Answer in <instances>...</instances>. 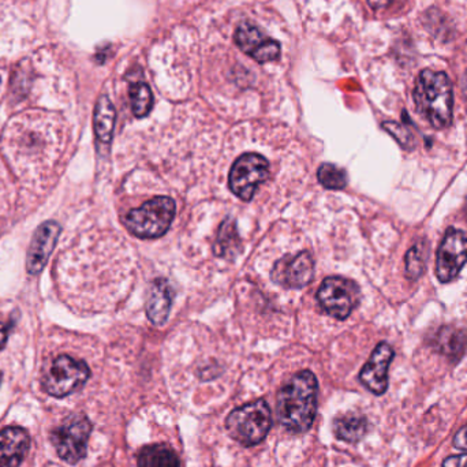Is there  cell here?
Masks as SVG:
<instances>
[{
	"instance_id": "obj_1",
	"label": "cell",
	"mask_w": 467,
	"mask_h": 467,
	"mask_svg": "<svg viewBox=\"0 0 467 467\" xmlns=\"http://www.w3.org/2000/svg\"><path fill=\"white\" fill-rule=\"evenodd\" d=\"M318 383L310 370L296 373L277 394L280 424L291 433H305L312 428L317 411Z\"/></svg>"
},
{
	"instance_id": "obj_2",
	"label": "cell",
	"mask_w": 467,
	"mask_h": 467,
	"mask_svg": "<svg viewBox=\"0 0 467 467\" xmlns=\"http://www.w3.org/2000/svg\"><path fill=\"white\" fill-rule=\"evenodd\" d=\"M414 101L420 114L436 129H444L452 119V87L443 71L424 70L417 78Z\"/></svg>"
},
{
	"instance_id": "obj_3",
	"label": "cell",
	"mask_w": 467,
	"mask_h": 467,
	"mask_svg": "<svg viewBox=\"0 0 467 467\" xmlns=\"http://www.w3.org/2000/svg\"><path fill=\"white\" fill-rule=\"evenodd\" d=\"M272 427V413L264 400L235 409L226 419V428L234 441L244 447L260 444Z\"/></svg>"
},
{
	"instance_id": "obj_4",
	"label": "cell",
	"mask_w": 467,
	"mask_h": 467,
	"mask_svg": "<svg viewBox=\"0 0 467 467\" xmlns=\"http://www.w3.org/2000/svg\"><path fill=\"white\" fill-rule=\"evenodd\" d=\"M175 211L177 205L174 200L166 196L156 197L126 215V229L137 238H159L169 232Z\"/></svg>"
},
{
	"instance_id": "obj_5",
	"label": "cell",
	"mask_w": 467,
	"mask_h": 467,
	"mask_svg": "<svg viewBox=\"0 0 467 467\" xmlns=\"http://www.w3.org/2000/svg\"><path fill=\"white\" fill-rule=\"evenodd\" d=\"M92 422L85 414H71L52 432V443L60 460L76 465L87 455Z\"/></svg>"
},
{
	"instance_id": "obj_6",
	"label": "cell",
	"mask_w": 467,
	"mask_h": 467,
	"mask_svg": "<svg viewBox=\"0 0 467 467\" xmlns=\"http://www.w3.org/2000/svg\"><path fill=\"white\" fill-rule=\"evenodd\" d=\"M90 370L81 359L59 356L43 379V389L55 398H65L78 391L89 379Z\"/></svg>"
},
{
	"instance_id": "obj_7",
	"label": "cell",
	"mask_w": 467,
	"mask_h": 467,
	"mask_svg": "<svg viewBox=\"0 0 467 467\" xmlns=\"http://www.w3.org/2000/svg\"><path fill=\"white\" fill-rule=\"evenodd\" d=\"M269 178V163L263 155L244 153L236 159L229 175L230 191L242 202H252L258 186Z\"/></svg>"
},
{
	"instance_id": "obj_8",
	"label": "cell",
	"mask_w": 467,
	"mask_h": 467,
	"mask_svg": "<svg viewBox=\"0 0 467 467\" xmlns=\"http://www.w3.org/2000/svg\"><path fill=\"white\" fill-rule=\"evenodd\" d=\"M317 301L329 316L337 320H346L358 305V285L345 277H326L318 288Z\"/></svg>"
},
{
	"instance_id": "obj_9",
	"label": "cell",
	"mask_w": 467,
	"mask_h": 467,
	"mask_svg": "<svg viewBox=\"0 0 467 467\" xmlns=\"http://www.w3.org/2000/svg\"><path fill=\"white\" fill-rule=\"evenodd\" d=\"M467 261V236L460 230L450 229L439 247L436 274L443 283L451 282L462 271Z\"/></svg>"
},
{
	"instance_id": "obj_10",
	"label": "cell",
	"mask_w": 467,
	"mask_h": 467,
	"mask_svg": "<svg viewBox=\"0 0 467 467\" xmlns=\"http://www.w3.org/2000/svg\"><path fill=\"white\" fill-rule=\"evenodd\" d=\"M315 275V260L309 252L296 255H285L275 264L272 280L285 288H302L312 282Z\"/></svg>"
},
{
	"instance_id": "obj_11",
	"label": "cell",
	"mask_w": 467,
	"mask_h": 467,
	"mask_svg": "<svg viewBox=\"0 0 467 467\" xmlns=\"http://www.w3.org/2000/svg\"><path fill=\"white\" fill-rule=\"evenodd\" d=\"M234 40L238 48L252 57L255 62L268 63L279 59L280 44L264 35L255 25L250 22H242L236 27Z\"/></svg>"
},
{
	"instance_id": "obj_12",
	"label": "cell",
	"mask_w": 467,
	"mask_h": 467,
	"mask_svg": "<svg viewBox=\"0 0 467 467\" xmlns=\"http://www.w3.org/2000/svg\"><path fill=\"white\" fill-rule=\"evenodd\" d=\"M60 230L57 222H46L33 234L26 257V269L30 275H38L43 271L59 239Z\"/></svg>"
},
{
	"instance_id": "obj_13",
	"label": "cell",
	"mask_w": 467,
	"mask_h": 467,
	"mask_svg": "<svg viewBox=\"0 0 467 467\" xmlns=\"http://www.w3.org/2000/svg\"><path fill=\"white\" fill-rule=\"evenodd\" d=\"M394 358V350L387 343H380L362 368L359 380L376 395L384 394L389 387V368Z\"/></svg>"
},
{
	"instance_id": "obj_14",
	"label": "cell",
	"mask_w": 467,
	"mask_h": 467,
	"mask_svg": "<svg viewBox=\"0 0 467 467\" xmlns=\"http://www.w3.org/2000/svg\"><path fill=\"white\" fill-rule=\"evenodd\" d=\"M30 438L24 428H5L0 432V467H18L29 451Z\"/></svg>"
},
{
	"instance_id": "obj_15",
	"label": "cell",
	"mask_w": 467,
	"mask_h": 467,
	"mask_svg": "<svg viewBox=\"0 0 467 467\" xmlns=\"http://www.w3.org/2000/svg\"><path fill=\"white\" fill-rule=\"evenodd\" d=\"M171 285L163 277H159L150 285L148 291L147 316L153 326H164L170 316L172 304Z\"/></svg>"
},
{
	"instance_id": "obj_16",
	"label": "cell",
	"mask_w": 467,
	"mask_h": 467,
	"mask_svg": "<svg viewBox=\"0 0 467 467\" xmlns=\"http://www.w3.org/2000/svg\"><path fill=\"white\" fill-rule=\"evenodd\" d=\"M115 119H117V112H115L114 104L107 96H101L96 104L95 117H93L96 139L101 145H109L111 142Z\"/></svg>"
},
{
	"instance_id": "obj_17",
	"label": "cell",
	"mask_w": 467,
	"mask_h": 467,
	"mask_svg": "<svg viewBox=\"0 0 467 467\" xmlns=\"http://www.w3.org/2000/svg\"><path fill=\"white\" fill-rule=\"evenodd\" d=\"M139 467H181L180 458L166 444L144 447L137 458Z\"/></svg>"
},
{
	"instance_id": "obj_18",
	"label": "cell",
	"mask_w": 467,
	"mask_h": 467,
	"mask_svg": "<svg viewBox=\"0 0 467 467\" xmlns=\"http://www.w3.org/2000/svg\"><path fill=\"white\" fill-rule=\"evenodd\" d=\"M368 431V422L365 417L356 413L343 414L334 422V432L340 441L356 443L364 438Z\"/></svg>"
},
{
	"instance_id": "obj_19",
	"label": "cell",
	"mask_w": 467,
	"mask_h": 467,
	"mask_svg": "<svg viewBox=\"0 0 467 467\" xmlns=\"http://www.w3.org/2000/svg\"><path fill=\"white\" fill-rule=\"evenodd\" d=\"M436 346L446 356L460 358L467 348V332L463 329L443 328L439 332Z\"/></svg>"
},
{
	"instance_id": "obj_20",
	"label": "cell",
	"mask_w": 467,
	"mask_h": 467,
	"mask_svg": "<svg viewBox=\"0 0 467 467\" xmlns=\"http://www.w3.org/2000/svg\"><path fill=\"white\" fill-rule=\"evenodd\" d=\"M241 250V239L236 230L235 221L227 219L219 230L218 239L215 244V253L219 257H232Z\"/></svg>"
},
{
	"instance_id": "obj_21",
	"label": "cell",
	"mask_w": 467,
	"mask_h": 467,
	"mask_svg": "<svg viewBox=\"0 0 467 467\" xmlns=\"http://www.w3.org/2000/svg\"><path fill=\"white\" fill-rule=\"evenodd\" d=\"M130 95L131 109H133L134 117L144 118L152 111L153 109V93L150 85L145 82H134L129 90Z\"/></svg>"
},
{
	"instance_id": "obj_22",
	"label": "cell",
	"mask_w": 467,
	"mask_h": 467,
	"mask_svg": "<svg viewBox=\"0 0 467 467\" xmlns=\"http://www.w3.org/2000/svg\"><path fill=\"white\" fill-rule=\"evenodd\" d=\"M321 185L329 191H343L348 186V175L345 170L331 163L321 164L317 171Z\"/></svg>"
},
{
	"instance_id": "obj_23",
	"label": "cell",
	"mask_w": 467,
	"mask_h": 467,
	"mask_svg": "<svg viewBox=\"0 0 467 467\" xmlns=\"http://www.w3.org/2000/svg\"><path fill=\"white\" fill-rule=\"evenodd\" d=\"M425 253L422 244H416L409 250L406 255V271L410 279H417L424 272Z\"/></svg>"
},
{
	"instance_id": "obj_24",
	"label": "cell",
	"mask_w": 467,
	"mask_h": 467,
	"mask_svg": "<svg viewBox=\"0 0 467 467\" xmlns=\"http://www.w3.org/2000/svg\"><path fill=\"white\" fill-rule=\"evenodd\" d=\"M383 126L389 133H391L400 141L402 147L409 148L413 145V137L409 133L408 129L402 128V126L394 122H386Z\"/></svg>"
},
{
	"instance_id": "obj_25",
	"label": "cell",
	"mask_w": 467,
	"mask_h": 467,
	"mask_svg": "<svg viewBox=\"0 0 467 467\" xmlns=\"http://www.w3.org/2000/svg\"><path fill=\"white\" fill-rule=\"evenodd\" d=\"M443 467H467V454L447 458L443 462Z\"/></svg>"
},
{
	"instance_id": "obj_26",
	"label": "cell",
	"mask_w": 467,
	"mask_h": 467,
	"mask_svg": "<svg viewBox=\"0 0 467 467\" xmlns=\"http://www.w3.org/2000/svg\"><path fill=\"white\" fill-rule=\"evenodd\" d=\"M455 449L467 451V425L460 431L454 438Z\"/></svg>"
},
{
	"instance_id": "obj_27",
	"label": "cell",
	"mask_w": 467,
	"mask_h": 467,
	"mask_svg": "<svg viewBox=\"0 0 467 467\" xmlns=\"http://www.w3.org/2000/svg\"><path fill=\"white\" fill-rule=\"evenodd\" d=\"M8 334H10V324H5L0 321V350L7 343Z\"/></svg>"
},
{
	"instance_id": "obj_28",
	"label": "cell",
	"mask_w": 467,
	"mask_h": 467,
	"mask_svg": "<svg viewBox=\"0 0 467 467\" xmlns=\"http://www.w3.org/2000/svg\"><path fill=\"white\" fill-rule=\"evenodd\" d=\"M391 2L392 0H368L373 10H383V8L389 7Z\"/></svg>"
},
{
	"instance_id": "obj_29",
	"label": "cell",
	"mask_w": 467,
	"mask_h": 467,
	"mask_svg": "<svg viewBox=\"0 0 467 467\" xmlns=\"http://www.w3.org/2000/svg\"><path fill=\"white\" fill-rule=\"evenodd\" d=\"M0 383H2V373H0Z\"/></svg>"
},
{
	"instance_id": "obj_30",
	"label": "cell",
	"mask_w": 467,
	"mask_h": 467,
	"mask_svg": "<svg viewBox=\"0 0 467 467\" xmlns=\"http://www.w3.org/2000/svg\"><path fill=\"white\" fill-rule=\"evenodd\" d=\"M466 216H467V202H466Z\"/></svg>"
}]
</instances>
